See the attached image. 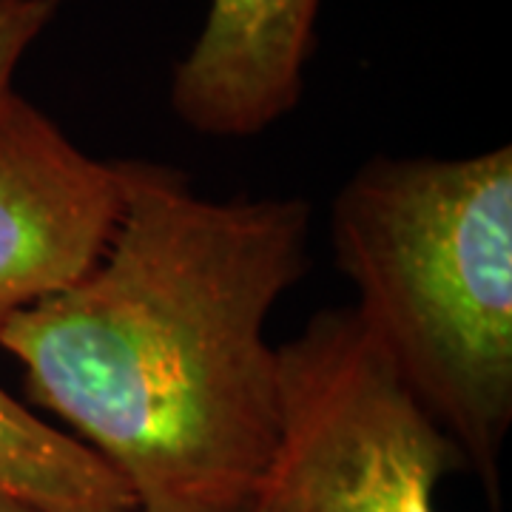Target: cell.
I'll list each match as a JSON object with an SVG mask.
<instances>
[{
    "label": "cell",
    "instance_id": "5b68a950",
    "mask_svg": "<svg viewBox=\"0 0 512 512\" xmlns=\"http://www.w3.org/2000/svg\"><path fill=\"white\" fill-rule=\"evenodd\" d=\"M322 0H211L200 35L171 74L177 120L214 140H248L305 94Z\"/></svg>",
    "mask_w": 512,
    "mask_h": 512
},
{
    "label": "cell",
    "instance_id": "3957f363",
    "mask_svg": "<svg viewBox=\"0 0 512 512\" xmlns=\"http://www.w3.org/2000/svg\"><path fill=\"white\" fill-rule=\"evenodd\" d=\"M276 362L274 450L242 512H436L470 470L353 308L313 313Z\"/></svg>",
    "mask_w": 512,
    "mask_h": 512
},
{
    "label": "cell",
    "instance_id": "8992f818",
    "mask_svg": "<svg viewBox=\"0 0 512 512\" xmlns=\"http://www.w3.org/2000/svg\"><path fill=\"white\" fill-rule=\"evenodd\" d=\"M0 493L37 512H137L126 481L86 444L0 387Z\"/></svg>",
    "mask_w": 512,
    "mask_h": 512
},
{
    "label": "cell",
    "instance_id": "7a4b0ae2",
    "mask_svg": "<svg viewBox=\"0 0 512 512\" xmlns=\"http://www.w3.org/2000/svg\"><path fill=\"white\" fill-rule=\"evenodd\" d=\"M356 316L498 501L512 424V146L373 157L330 211Z\"/></svg>",
    "mask_w": 512,
    "mask_h": 512
},
{
    "label": "cell",
    "instance_id": "277c9868",
    "mask_svg": "<svg viewBox=\"0 0 512 512\" xmlns=\"http://www.w3.org/2000/svg\"><path fill=\"white\" fill-rule=\"evenodd\" d=\"M123 211L120 160H97L15 89L0 97V328L74 285Z\"/></svg>",
    "mask_w": 512,
    "mask_h": 512
},
{
    "label": "cell",
    "instance_id": "52a82bcc",
    "mask_svg": "<svg viewBox=\"0 0 512 512\" xmlns=\"http://www.w3.org/2000/svg\"><path fill=\"white\" fill-rule=\"evenodd\" d=\"M63 9V0H0V97L12 92V77Z\"/></svg>",
    "mask_w": 512,
    "mask_h": 512
},
{
    "label": "cell",
    "instance_id": "ba28073f",
    "mask_svg": "<svg viewBox=\"0 0 512 512\" xmlns=\"http://www.w3.org/2000/svg\"><path fill=\"white\" fill-rule=\"evenodd\" d=\"M0 512H37L35 507H29V504H23L18 498H12V495L0 493Z\"/></svg>",
    "mask_w": 512,
    "mask_h": 512
},
{
    "label": "cell",
    "instance_id": "6da1fadb",
    "mask_svg": "<svg viewBox=\"0 0 512 512\" xmlns=\"http://www.w3.org/2000/svg\"><path fill=\"white\" fill-rule=\"evenodd\" d=\"M123 211L74 285L15 313L0 348L29 402L109 464L137 512H242L279 427L276 302L308 271L311 205L211 200L120 160Z\"/></svg>",
    "mask_w": 512,
    "mask_h": 512
}]
</instances>
